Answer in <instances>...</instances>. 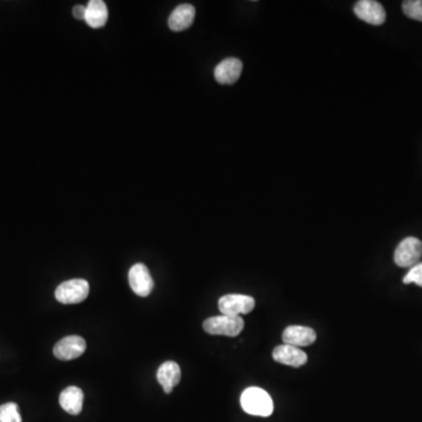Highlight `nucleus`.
<instances>
[{
	"instance_id": "14",
	"label": "nucleus",
	"mask_w": 422,
	"mask_h": 422,
	"mask_svg": "<svg viewBox=\"0 0 422 422\" xmlns=\"http://www.w3.org/2000/svg\"><path fill=\"white\" fill-rule=\"evenodd\" d=\"M59 402L65 412L78 416L83 411V392L76 386L65 388L60 394Z\"/></svg>"
},
{
	"instance_id": "19",
	"label": "nucleus",
	"mask_w": 422,
	"mask_h": 422,
	"mask_svg": "<svg viewBox=\"0 0 422 422\" xmlns=\"http://www.w3.org/2000/svg\"><path fill=\"white\" fill-rule=\"evenodd\" d=\"M73 17L79 19V20H85V17H86V6H83V5H76V6H74V8H73Z\"/></svg>"
},
{
	"instance_id": "18",
	"label": "nucleus",
	"mask_w": 422,
	"mask_h": 422,
	"mask_svg": "<svg viewBox=\"0 0 422 422\" xmlns=\"http://www.w3.org/2000/svg\"><path fill=\"white\" fill-rule=\"evenodd\" d=\"M402 282L404 284L414 283L422 287V262H419L414 267H411V270L409 271V274L406 275Z\"/></svg>"
},
{
	"instance_id": "11",
	"label": "nucleus",
	"mask_w": 422,
	"mask_h": 422,
	"mask_svg": "<svg viewBox=\"0 0 422 422\" xmlns=\"http://www.w3.org/2000/svg\"><path fill=\"white\" fill-rule=\"evenodd\" d=\"M272 356L277 363L291 367L304 366L308 363L306 353L303 352L299 347L291 346L287 344L276 347Z\"/></svg>"
},
{
	"instance_id": "5",
	"label": "nucleus",
	"mask_w": 422,
	"mask_h": 422,
	"mask_svg": "<svg viewBox=\"0 0 422 422\" xmlns=\"http://www.w3.org/2000/svg\"><path fill=\"white\" fill-rule=\"evenodd\" d=\"M256 301L253 297L246 294H225L218 301V308L222 315H248L255 308Z\"/></svg>"
},
{
	"instance_id": "7",
	"label": "nucleus",
	"mask_w": 422,
	"mask_h": 422,
	"mask_svg": "<svg viewBox=\"0 0 422 422\" xmlns=\"http://www.w3.org/2000/svg\"><path fill=\"white\" fill-rule=\"evenodd\" d=\"M85 351H86V342L83 337L79 336L65 337L58 342L53 349L54 356L63 361L76 359L83 356Z\"/></svg>"
},
{
	"instance_id": "9",
	"label": "nucleus",
	"mask_w": 422,
	"mask_h": 422,
	"mask_svg": "<svg viewBox=\"0 0 422 422\" xmlns=\"http://www.w3.org/2000/svg\"><path fill=\"white\" fill-rule=\"evenodd\" d=\"M317 339L315 330L308 326L292 325L284 330V343L291 346L304 347L312 345Z\"/></svg>"
},
{
	"instance_id": "16",
	"label": "nucleus",
	"mask_w": 422,
	"mask_h": 422,
	"mask_svg": "<svg viewBox=\"0 0 422 422\" xmlns=\"http://www.w3.org/2000/svg\"><path fill=\"white\" fill-rule=\"evenodd\" d=\"M19 407L14 402H7L0 406V422H21Z\"/></svg>"
},
{
	"instance_id": "15",
	"label": "nucleus",
	"mask_w": 422,
	"mask_h": 422,
	"mask_svg": "<svg viewBox=\"0 0 422 422\" xmlns=\"http://www.w3.org/2000/svg\"><path fill=\"white\" fill-rule=\"evenodd\" d=\"M107 20L108 8L104 1L90 0L86 6L85 21H86L87 25L93 28H104Z\"/></svg>"
},
{
	"instance_id": "8",
	"label": "nucleus",
	"mask_w": 422,
	"mask_h": 422,
	"mask_svg": "<svg viewBox=\"0 0 422 422\" xmlns=\"http://www.w3.org/2000/svg\"><path fill=\"white\" fill-rule=\"evenodd\" d=\"M354 13L367 24L382 25L386 20V11L379 1L360 0L354 5Z\"/></svg>"
},
{
	"instance_id": "17",
	"label": "nucleus",
	"mask_w": 422,
	"mask_h": 422,
	"mask_svg": "<svg viewBox=\"0 0 422 422\" xmlns=\"http://www.w3.org/2000/svg\"><path fill=\"white\" fill-rule=\"evenodd\" d=\"M402 10L411 19L422 21V0H406L402 3Z\"/></svg>"
},
{
	"instance_id": "6",
	"label": "nucleus",
	"mask_w": 422,
	"mask_h": 422,
	"mask_svg": "<svg viewBox=\"0 0 422 422\" xmlns=\"http://www.w3.org/2000/svg\"><path fill=\"white\" fill-rule=\"evenodd\" d=\"M128 281L134 294H138L140 297H148L154 289L152 275L145 264L138 263L131 267Z\"/></svg>"
},
{
	"instance_id": "4",
	"label": "nucleus",
	"mask_w": 422,
	"mask_h": 422,
	"mask_svg": "<svg viewBox=\"0 0 422 422\" xmlns=\"http://www.w3.org/2000/svg\"><path fill=\"white\" fill-rule=\"evenodd\" d=\"M422 257V242L416 237H407L399 244L394 253V262L400 267H412Z\"/></svg>"
},
{
	"instance_id": "3",
	"label": "nucleus",
	"mask_w": 422,
	"mask_h": 422,
	"mask_svg": "<svg viewBox=\"0 0 422 422\" xmlns=\"http://www.w3.org/2000/svg\"><path fill=\"white\" fill-rule=\"evenodd\" d=\"M90 294V284L85 279H71L56 287V299L61 304H79Z\"/></svg>"
},
{
	"instance_id": "2",
	"label": "nucleus",
	"mask_w": 422,
	"mask_h": 422,
	"mask_svg": "<svg viewBox=\"0 0 422 422\" xmlns=\"http://www.w3.org/2000/svg\"><path fill=\"white\" fill-rule=\"evenodd\" d=\"M203 329L211 336L237 337L244 330V320L241 315H217L207 319Z\"/></svg>"
},
{
	"instance_id": "13",
	"label": "nucleus",
	"mask_w": 422,
	"mask_h": 422,
	"mask_svg": "<svg viewBox=\"0 0 422 422\" xmlns=\"http://www.w3.org/2000/svg\"><path fill=\"white\" fill-rule=\"evenodd\" d=\"M157 381L162 386L166 394H170L173 392V388L180 384L181 368L174 361H166L163 363L157 370Z\"/></svg>"
},
{
	"instance_id": "1",
	"label": "nucleus",
	"mask_w": 422,
	"mask_h": 422,
	"mask_svg": "<svg viewBox=\"0 0 422 422\" xmlns=\"http://www.w3.org/2000/svg\"><path fill=\"white\" fill-rule=\"evenodd\" d=\"M244 412L251 416H270L274 412V402L267 392L260 387L246 388L241 397Z\"/></svg>"
},
{
	"instance_id": "12",
	"label": "nucleus",
	"mask_w": 422,
	"mask_h": 422,
	"mask_svg": "<svg viewBox=\"0 0 422 422\" xmlns=\"http://www.w3.org/2000/svg\"><path fill=\"white\" fill-rule=\"evenodd\" d=\"M195 7L191 4H182L173 11V13L170 14L169 28L171 31L181 32L191 28L195 20Z\"/></svg>"
},
{
	"instance_id": "10",
	"label": "nucleus",
	"mask_w": 422,
	"mask_h": 422,
	"mask_svg": "<svg viewBox=\"0 0 422 422\" xmlns=\"http://www.w3.org/2000/svg\"><path fill=\"white\" fill-rule=\"evenodd\" d=\"M243 64L236 58H227L222 60L215 68V79L222 85H232L237 83L242 74Z\"/></svg>"
}]
</instances>
